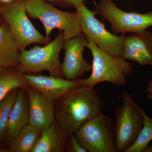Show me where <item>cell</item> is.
<instances>
[{"label": "cell", "mask_w": 152, "mask_h": 152, "mask_svg": "<svg viewBox=\"0 0 152 152\" xmlns=\"http://www.w3.org/2000/svg\"><path fill=\"white\" fill-rule=\"evenodd\" d=\"M55 118L69 134H75L85 123L102 112L103 102L94 88L79 85L57 101Z\"/></svg>", "instance_id": "1"}, {"label": "cell", "mask_w": 152, "mask_h": 152, "mask_svg": "<svg viewBox=\"0 0 152 152\" xmlns=\"http://www.w3.org/2000/svg\"><path fill=\"white\" fill-rule=\"evenodd\" d=\"M86 48L92 55V73L88 78L76 80L79 84L90 88H94L98 84L103 82H109L118 87L126 85L128 77L133 72L131 64L122 57L109 54L92 41H88Z\"/></svg>", "instance_id": "2"}, {"label": "cell", "mask_w": 152, "mask_h": 152, "mask_svg": "<svg viewBox=\"0 0 152 152\" xmlns=\"http://www.w3.org/2000/svg\"><path fill=\"white\" fill-rule=\"evenodd\" d=\"M64 41L63 33L60 31L53 40L44 47L35 46L22 50L18 65L20 72L32 74L46 71L50 75L63 77L59 56Z\"/></svg>", "instance_id": "3"}, {"label": "cell", "mask_w": 152, "mask_h": 152, "mask_svg": "<svg viewBox=\"0 0 152 152\" xmlns=\"http://www.w3.org/2000/svg\"><path fill=\"white\" fill-rule=\"evenodd\" d=\"M27 12L30 16L42 23L47 39L53 30L62 32L65 40L81 34L77 12H69L58 10L42 0H26Z\"/></svg>", "instance_id": "4"}, {"label": "cell", "mask_w": 152, "mask_h": 152, "mask_svg": "<svg viewBox=\"0 0 152 152\" xmlns=\"http://www.w3.org/2000/svg\"><path fill=\"white\" fill-rule=\"evenodd\" d=\"M89 152H116L115 123L102 112L85 123L75 134Z\"/></svg>", "instance_id": "5"}, {"label": "cell", "mask_w": 152, "mask_h": 152, "mask_svg": "<svg viewBox=\"0 0 152 152\" xmlns=\"http://www.w3.org/2000/svg\"><path fill=\"white\" fill-rule=\"evenodd\" d=\"M96 14L109 22L115 34L140 33L152 26V12L141 14L119 8L112 0H101L96 4Z\"/></svg>", "instance_id": "6"}, {"label": "cell", "mask_w": 152, "mask_h": 152, "mask_svg": "<svg viewBox=\"0 0 152 152\" xmlns=\"http://www.w3.org/2000/svg\"><path fill=\"white\" fill-rule=\"evenodd\" d=\"M80 18L82 33L88 41L93 42L99 48L115 57H122L126 35L118 36L110 32L104 25L96 18V12L82 4L76 7Z\"/></svg>", "instance_id": "7"}, {"label": "cell", "mask_w": 152, "mask_h": 152, "mask_svg": "<svg viewBox=\"0 0 152 152\" xmlns=\"http://www.w3.org/2000/svg\"><path fill=\"white\" fill-rule=\"evenodd\" d=\"M123 103L115 110V142L116 152H124L135 140L143 124V118L131 95L122 94Z\"/></svg>", "instance_id": "8"}, {"label": "cell", "mask_w": 152, "mask_h": 152, "mask_svg": "<svg viewBox=\"0 0 152 152\" xmlns=\"http://www.w3.org/2000/svg\"><path fill=\"white\" fill-rule=\"evenodd\" d=\"M2 13L21 50L30 44H45L48 42L28 18L26 1L18 0L8 4L3 8Z\"/></svg>", "instance_id": "9"}, {"label": "cell", "mask_w": 152, "mask_h": 152, "mask_svg": "<svg viewBox=\"0 0 152 152\" xmlns=\"http://www.w3.org/2000/svg\"><path fill=\"white\" fill-rule=\"evenodd\" d=\"M88 42L86 37L81 34L65 40L63 46L64 58L62 64V72L65 79L75 80L91 70V65L85 60L83 55Z\"/></svg>", "instance_id": "10"}, {"label": "cell", "mask_w": 152, "mask_h": 152, "mask_svg": "<svg viewBox=\"0 0 152 152\" xmlns=\"http://www.w3.org/2000/svg\"><path fill=\"white\" fill-rule=\"evenodd\" d=\"M22 75L28 84L53 103L80 85L75 80H67L51 75L27 74Z\"/></svg>", "instance_id": "11"}, {"label": "cell", "mask_w": 152, "mask_h": 152, "mask_svg": "<svg viewBox=\"0 0 152 152\" xmlns=\"http://www.w3.org/2000/svg\"><path fill=\"white\" fill-rule=\"evenodd\" d=\"M122 57L142 66H152V35L145 31L126 36Z\"/></svg>", "instance_id": "12"}, {"label": "cell", "mask_w": 152, "mask_h": 152, "mask_svg": "<svg viewBox=\"0 0 152 152\" xmlns=\"http://www.w3.org/2000/svg\"><path fill=\"white\" fill-rule=\"evenodd\" d=\"M29 107V124L42 132L55 121L53 103L33 88L27 92Z\"/></svg>", "instance_id": "13"}, {"label": "cell", "mask_w": 152, "mask_h": 152, "mask_svg": "<svg viewBox=\"0 0 152 152\" xmlns=\"http://www.w3.org/2000/svg\"><path fill=\"white\" fill-rule=\"evenodd\" d=\"M24 88L19 89L9 117L6 137L12 142L23 128L29 124V107L27 95Z\"/></svg>", "instance_id": "14"}, {"label": "cell", "mask_w": 152, "mask_h": 152, "mask_svg": "<svg viewBox=\"0 0 152 152\" xmlns=\"http://www.w3.org/2000/svg\"><path fill=\"white\" fill-rule=\"evenodd\" d=\"M69 135L55 121L41 132L32 152H65Z\"/></svg>", "instance_id": "15"}, {"label": "cell", "mask_w": 152, "mask_h": 152, "mask_svg": "<svg viewBox=\"0 0 152 152\" xmlns=\"http://www.w3.org/2000/svg\"><path fill=\"white\" fill-rule=\"evenodd\" d=\"M19 47L9 26L0 27V67L8 68L18 66Z\"/></svg>", "instance_id": "16"}, {"label": "cell", "mask_w": 152, "mask_h": 152, "mask_svg": "<svg viewBox=\"0 0 152 152\" xmlns=\"http://www.w3.org/2000/svg\"><path fill=\"white\" fill-rule=\"evenodd\" d=\"M41 131L29 124L22 129L12 141V152H32L40 136Z\"/></svg>", "instance_id": "17"}, {"label": "cell", "mask_w": 152, "mask_h": 152, "mask_svg": "<svg viewBox=\"0 0 152 152\" xmlns=\"http://www.w3.org/2000/svg\"><path fill=\"white\" fill-rule=\"evenodd\" d=\"M135 105L142 117V126L135 141L124 152H144L152 140V119L136 103Z\"/></svg>", "instance_id": "18"}, {"label": "cell", "mask_w": 152, "mask_h": 152, "mask_svg": "<svg viewBox=\"0 0 152 152\" xmlns=\"http://www.w3.org/2000/svg\"><path fill=\"white\" fill-rule=\"evenodd\" d=\"M26 83L18 74L0 71V102L13 90L26 88Z\"/></svg>", "instance_id": "19"}, {"label": "cell", "mask_w": 152, "mask_h": 152, "mask_svg": "<svg viewBox=\"0 0 152 152\" xmlns=\"http://www.w3.org/2000/svg\"><path fill=\"white\" fill-rule=\"evenodd\" d=\"M19 89L13 90L0 102V140L6 135L10 113Z\"/></svg>", "instance_id": "20"}, {"label": "cell", "mask_w": 152, "mask_h": 152, "mask_svg": "<svg viewBox=\"0 0 152 152\" xmlns=\"http://www.w3.org/2000/svg\"><path fill=\"white\" fill-rule=\"evenodd\" d=\"M66 151L69 152H88L77 140L75 134H71L69 136Z\"/></svg>", "instance_id": "21"}, {"label": "cell", "mask_w": 152, "mask_h": 152, "mask_svg": "<svg viewBox=\"0 0 152 152\" xmlns=\"http://www.w3.org/2000/svg\"><path fill=\"white\" fill-rule=\"evenodd\" d=\"M48 1H57L58 0H48ZM67 2L73 5L75 7L80 5L83 3V0H66Z\"/></svg>", "instance_id": "22"}, {"label": "cell", "mask_w": 152, "mask_h": 152, "mask_svg": "<svg viewBox=\"0 0 152 152\" xmlns=\"http://www.w3.org/2000/svg\"><path fill=\"white\" fill-rule=\"evenodd\" d=\"M147 91L148 98L150 100L152 101V80L148 83Z\"/></svg>", "instance_id": "23"}, {"label": "cell", "mask_w": 152, "mask_h": 152, "mask_svg": "<svg viewBox=\"0 0 152 152\" xmlns=\"http://www.w3.org/2000/svg\"><path fill=\"white\" fill-rule=\"evenodd\" d=\"M1 2L5 4H11V3L14 2L15 1V0H0Z\"/></svg>", "instance_id": "24"}, {"label": "cell", "mask_w": 152, "mask_h": 152, "mask_svg": "<svg viewBox=\"0 0 152 152\" xmlns=\"http://www.w3.org/2000/svg\"><path fill=\"white\" fill-rule=\"evenodd\" d=\"M144 152H152V145L151 146L148 147Z\"/></svg>", "instance_id": "25"}]
</instances>
